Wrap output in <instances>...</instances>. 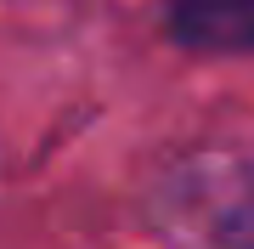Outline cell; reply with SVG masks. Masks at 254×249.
Instances as JSON below:
<instances>
[{
    "instance_id": "1",
    "label": "cell",
    "mask_w": 254,
    "mask_h": 249,
    "mask_svg": "<svg viewBox=\"0 0 254 249\" xmlns=\"http://www.w3.org/2000/svg\"><path fill=\"white\" fill-rule=\"evenodd\" d=\"M158 215L187 249H254V159H181L158 181Z\"/></svg>"
},
{
    "instance_id": "2",
    "label": "cell",
    "mask_w": 254,
    "mask_h": 249,
    "mask_svg": "<svg viewBox=\"0 0 254 249\" xmlns=\"http://www.w3.org/2000/svg\"><path fill=\"white\" fill-rule=\"evenodd\" d=\"M164 23L198 57H254V0H170Z\"/></svg>"
}]
</instances>
